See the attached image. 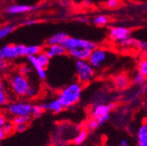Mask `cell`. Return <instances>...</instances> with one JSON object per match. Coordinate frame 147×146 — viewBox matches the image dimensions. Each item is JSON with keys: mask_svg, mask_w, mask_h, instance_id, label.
I'll return each instance as SVG.
<instances>
[{"mask_svg": "<svg viewBox=\"0 0 147 146\" xmlns=\"http://www.w3.org/2000/svg\"><path fill=\"white\" fill-rule=\"evenodd\" d=\"M82 93V85L80 82H73L61 89L58 99L64 108H70L76 105L81 100Z\"/></svg>", "mask_w": 147, "mask_h": 146, "instance_id": "obj_1", "label": "cell"}, {"mask_svg": "<svg viewBox=\"0 0 147 146\" xmlns=\"http://www.w3.org/2000/svg\"><path fill=\"white\" fill-rule=\"evenodd\" d=\"M30 87L31 83L27 77L20 74V73L14 74L10 79V87L12 93L17 96H26Z\"/></svg>", "mask_w": 147, "mask_h": 146, "instance_id": "obj_2", "label": "cell"}, {"mask_svg": "<svg viewBox=\"0 0 147 146\" xmlns=\"http://www.w3.org/2000/svg\"><path fill=\"white\" fill-rule=\"evenodd\" d=\"M76 70L78 81L81 84H86L95 77V68L88 61H76Z\"/></svg>", "mask_w": 147, "mask_h": 146, "instance_id": "obj_3", "label": "cell"}, {"mask_svg": "<svg viewBox=\"0 0 147 146\" xmlns=\"http://www.w3.org/2000/svg\"><path fill=\"white\" fill-rule=\"evenodd\" d=\"M61 45L66 49L67 52L71 49H76V48H84L92 51L97 47L96 44L93 41L84 40V39H80V38L69 37V36H67Z\"/></svg>", "mask_w": 147, "mask_h": 146, "instance_id": "obj_4", "label": "cell"}, {"mask_svg": "<svg viewBox=\"0 0 147 146\" xmlns=\"http://www.w3.org/2000/svg\"><path fill=\"white\" fill-rule=\"evenodd\" d=\"M114 108L113 104H98L96 105L91 111L92 118L97 121L98 126H102L109 118V113Z\"/></svg>", "mask_w": 147, "mask_h": 146, "instance_id": "obj_5", "label": "cell"}, {"mask_svg": "<svg viewBox=\"0 0 147 146\" xmlns=\"http://www.w3.org/2000/svg\"><path fill=\"white\" fill-rule=\"evenodd\" d=\"M32 104L27 102H14L8 105V113L14 116H31L32 115Z\"/></svg>", "mask_w": 147, "mask_h": 146, "instance_id": "obj_6", "label": "cell"}, {"mask_svg": "<svg viewBox=\"0 0 147 146\" xmlns=\"http://www.w3.org/2000/svg\"><path fill=\"white\" fill-rule=\"evenodd\" d=\"M5 60L12 61L17 58L26 56V46L22 44H7L2 47Z\"/></svg>", "mask_w": 147, "mask_h": 146, "instance_id": "obj_7", "label": "cell"}, {"mask_svg": "<svg viewBox=\"0 0 147 146\" xmlns=\"http://www.w3.org/2000/svg\"><path fill=\"white\" fill-rule=\"evenodd\" d=\"M108 56V52L105 49L96 47L91 51L88 61L94 68H99L105 64Z\"/></svg>", "mask_w": 147, "mask_h": 146, "instance_id": "obj_8", "label": "cell"}, {"mask_svg": "<svg viewBox=\"0 0 147 146\" xmlns=\"http://www.w3.org/2000/svg\"><path fill=\"white\" fill-rule=\"evenodd\" d=\"M131 31L124 26H113L109 30V38L113 41L122 42L130 37Z\"/></svg>", "mask_w": 147, "mask_h": 146, "instance_id": "obj_9", "label": "cell"}, {"mask_svg": "<svg viewBox=\"0 0 147 146\" xmlns=\"http://www.w3.org/2000/svg\"><path fill=\"white\" fill-rule=\"evenodd\" d=\"M37 6L30 5H11L7 7L6 12L10 15H17V14H23L35 10Z\"/></svg>", "mask_w": 147, "mask_h": 146, "instance_id": "obj_10", "label": "cell"}, {"mask_svg": "<svg viewBox=\"0 0 147 146\" xmlns=\"http://www.w3.org/2000/svg\"><path fill=\"white\" fill-rule=\"evenodd\" d=\"M44 52L50 59L58 56H63L67 52L66 49L62 46V45H48L45 48Z\"/></svg>", "mask_w": 147, "mask_h": 146, "instance_id": "obj_11", "label": "cell"}, {"mask_svg": "<svg viewBox=\"0 0 147 146\" xmlns=\"http://www.w3.org/2000/svg\"><path fill=\"white\" fill-rule=\"evenodd\" d=\"M44 109V111H50L53 113H60L63 110V106L59 99H53L49 102L40 104Z\"/></svg>", "mask_w": 147, "mask_h": 146, "instance_id": "obj_12", "label": "cell"}, {"mask_svg": "<svg viewBox=\"0 0 147 146\" xmlns=\"http://www.w3.org/2000/svg\"><path fill=\"white\" fill-rule=\"evenodd\" d=\"M69 55L76 59V61H88L91 51L88 49L84 48H76V49H71L67 51Z\"/></svg>", "mask_w": 147, "mask_h": 146, "instance_id": "obj_13", "label": "cell"}, {"mask_svg": "<svg viewBox=\"0 0 147 146\" xmlns=\"http://www.w3.org/2000/svg\"><path fill=\"white\" fill-rule=\"evenodd\" d=\"M28 61L32 65V67L34 68V70L36 71V73H37V75H38L39 78L40 80H45L47 78L46 67H42L39 63V61H37V59H36V56H29L28 57Z\"/></svg>", "mask_w": 147, "mask_h": 146, "instance_id": "obj_14", "label": "cell"}, {"mask_svg": "<svg viewBox=\"0 0 147 146\" xmlns=\"http://www.w3.org/2000/svg\"><path fill=\"white\" fill-rule=\"evenodd\" d=\"M113 82L117 89L124 90L130 85V79L125 75H118L114 78Z\"/></svg>", "mask_w": 147, "mask_h": 146, "instance_id": "obj_15", "label": "cell"}, {"mask_svg": "<svg viewBox=\"0 0 147 146\" xmlns=\"http://www.w3.org/2000/svg\"><path fill=\"white\" fill-rule=\"evenodd\" d=\"M67 36V34L66 32H59L57 33L52 35L51 37H49L47 41V46L48 45H61Z\"/></svg>", "mask_w": 147, "mask_h": 146, "instance_id": "obj_16", "label": "cell"}, {"mask_svg": "<svg viewBox=\"0 0 147 146\" xmlns=\"http://www.w3.org/2000/svg\"><path fill=\"white\" fill-rule=\"evenodd\" d=\"M138 140L139 143H147V122L141 124L138 131Z\"/></svg>", "mask_w": 147, "mask_h": 146, "instance_id": "obj_17", "label": "cell"}, {"mask_svg": "<svg viewBox=\"0 0 147 146\" xmlns=\"http://www.w3.org/2000/svg\"><path fill=\"white\" fill-rule=\"evenodd\" d=\"M42 52V47L39 45H31L26 46V56H37L40 52Z\"/></svg>", "mask_w": 147, "mask_h": 146, "instance_id": "obj_18", "label": "cell"}, {"mask_svg": "<svg viewBox=\"0 0 147 146\" xmlns=\"http://www.w3.org/2000/svg\"><path fill=\"white\" fill-rule=\"evenodd\" d=\"M15 30L14 25H6L0 27V40L6 38Z\"/></svg>", "mask_w": 147, "mask_h": 146, "instance_id": "obj_19", "label": "cell"}, {"mask_svg": "<svg viewBox=\"0 0 147 146\" xmlns=\"http://www.w3.org/2000/svg\"><path fill=\"white\" fill-rule=\"evenodd\" d=\"M8 103V95L5 85L2 81H0V106H5Z\"/></svg>", "mask_w": 147, "mask_h": 146, "instance_id": "obj_20", "label": "cell"}, {"mask_svg": "<svg viewBox=\"0 0 147 146\" xmlns=\"http://www.w3.org/2000/svg\"><path fill=\"white\" fill-rule=\"evenodd\" d=\"M88 137V131L86 130H81L77 135L76 136V137L74 138V143L76 145H81L82 143H83L85 142V140Z\"/></svg>", "mask_w": 147, "mask_h": 146, "instance_id": "obj_21", "label": "cell"}, {"mask_svg": "<svg viewBox=\"0 0 147 146\" xmlns=\"http://www.w3.org/2000/svg\"><path fill=\"white\" fill-rule=\"evenodd\" d=\"M36 59H37V61H39V63L42 67H47L48 64L50 63V58L47 55L46 52L44 51L41 52H40L38 55L36 56Z\"/></svg>", "mask_w": 147, "mask_h": 146, "instance_id": "obj_22", "label": "cell"}, {"mask_svg": "<svg viewBox=\"0 0 147 146\" xmlns=\"http://www.w3.org/2000/svg\"><path fill=\"white\" fill-rule=\"evenodd\" d=\"M92 22L97 26H103L108 24L109 19H108V17H106L104 15H97L94 17Z\"/></svg>", "mask_w": 147, "mask_h": 146, "instance_id": "obj_23", "label": "cell"}, {"mask_svg": "<svg viewBox=\"0 0 147 146\" xmlns=\"http://www.w3.org/2000/svg\"><path fill=\"white\" fill-rule=\"evenodd\" d=\"M138 72L147 77V58L144 57L139 61L138 65Z\"/></svg>", "mask_w": 147, "mask_h": 146, "instance_id": "obj_24", "label": "cell"}, {"mask_svg": "<svg viewBox=\"0 0 147 146\" xmlns=\"http://www.w3.org/2000/svg\"><path fill=\"white\" fill-rule=\"evenodd\" d=\"M133 82L137 86H144L146 82V77L137 72L133 76Z\"/></svg>", "mask_w": 147, "mask_h": 146, "instance_id": "obj_25", "label": "cell"}, {"mask_svg": "<svg viewBox=\"0 0 147 146\" xmlns=\"http://www.w3.org/2000/svg\"><path fill=\"white\" fill-rule=\"evenodd\" d=\"M30 121V116H14L13 117V124L20 125V124H27Z\"/></svg>", "mask_w": 147, "mask_h": 146, "instance_id": "obj_26", "label": "cell"}, {"mask_svg": "<svg viewBox=\"0 0 147 146\" xmlns=\"http://www.w3.org/2000/svg\"><path fill=\"white\" fill-rule=\"evenodd\" d=\"M1 129L3 130V131L5 132V135H8V134H11L14 131H15V125L13 124V122H5V124L2 126Z\"/></svg>", "mask_w": 147, "mask_h": 146, "instance_id": "obj_27", "label": "cell"}, {"mask_svg": "<svg viewBox=\"0 0 147 146\" xmlns=\"http://www.w3.org/2000/svg\"><path fill=\"white\" fill-rule=\"evenodd\" d=\"M44 112V109L41 105H32V115L36 117L39 118L42 116Z\"/></svg>", "mask_w": 147, "mask_h": 146, "instance_id": "obj_28", "label": "cell"}, {"mask_svg": "<svg viewBox=\"0 0 147 146\" xmlns=\"http://www.w3.org/2000/svg\"><path fill=\"white\" fill-rule=\"evenodd\" d=\"M38 93H39V88L37 87H35V86H33V85H31L30 88L28 89L27 93H26V97H27L29 99H32L37 95H38Z\"/></svg>", "mask_w": 147, "mask_h": 146, "instance_id": "obj_29", "label": "cell"}, {"mask_svg": "<svg viewBox=\"0 0 147 146\" xmlns=\"http://www.w3.org/2000/svg\"><path fill=\"white\" fill-rule=\"evenodd\" d=\"M98 127H99V126H98V122H97V121H96V119L92 118V119H90V120L88 121V128L89 130L94 131V130L97 129Z\"/></svg>", "mask_w": 147, "mask_h": 146, "instance_id": "obj_30", "label": "cell"}, {"mask_svg": "<svg viewBox=\"0 0 147 146\" xmlns=\"http://www.w3.org/2000/svg\"><path fill=\"white\" fill-rule=\"evenodd\" d=\"M106 5L109 8H117L119 5L118 0H107Z\"/></svg>", "mask_w": 147, "mask_h": 146, "instance_id": "obj_31", "label": "cell"}, {"mask_svg": "<svg viewBox=\"0 0 147 146\" xmlns=\"http://www.w3.org/2000/svg\"><path fill=\"white\" fill-rule=\"evenodd\" d=\"M30 71H31V68L29 67H27V66H23V67H21L20 68V74H21V75H27L29 73H30Z\"/></svg>", "mask_w": 147, "mask_h": 146, "instance_id": "obj_32", "label": "cell"}, {"mask_svg": "<svg viewBox=\"0 0 147 146\" xmlns=\"http://www.w3.org/2000/svg\"><path fill=\"white\" fill-rule=\"evenodd\" d=\"M27 128V124H20V125H15V131L17 132H23L26 130Z\"/></svg>", "mask_w": 147, "mask_h": 146, "instance_id": "obj_33", "label": "cell"}, {"mask_svg": "<svg viewBox=\"0 0 147 146\" xmlns=\"http://www.w3.org/2000/svg\"><path fill=\"white\" fill-rule=\"evenodd\" d=\"M8 67V64L6 63V61L4 60V61H0V74H1L2 72H4Z\"/></svg>", "mask_w": 147, "mask_h": 146, "instance_id": "obj_34", "label": "cell"}, {"mask_svg": "<svg viewBox=\"0 0 147 146\" xmlns=\"http://www.w3.org/2000/svg\"><path fill=\"white\" fill-rule=\"evenodd\" d=\"M35 24H37V20H32V19L27 20H26L24 22V26H33Z\"/></svg>", "mask_w": 147, "mask_h": 146, "instance_id": "obj_35", "label": "cell"}, {"mask_svg": "<svg viewBox=\"0 0 147 146\" xmlns=\"http://www.w3.org/2000/svg\"><path fill=\"white\" fill-rule=\"evenodd\" d=\"M5 122H6V118H5V115L0 113V128H2V126L5 124Z\"/></svg>", "mask_w": 147, "mask_h": 146, "instance_id": "obj_36", "label": "cell"}, {"mask_svg": "<svg viewBox=\"0 0 147 146\" xmlns=\"http://www.w3.org/2000/svg\"><path fill=\"white\" fill-rule=\"evenodd\" d=\"M60 4H61L62 6H64V7H67V6L70 5V2L68 1V0H61Z\"/></svg>", "mask_w": 147, "mask_h": 146, "instance_id": "obj_37", "label": "cell"}, {"mask_svg": "<svg viewBox=\"0 0 147 146\" xmlns=\"http://www.w3.org/2000/svg\"><path fill=\"white\" fill-rule=\"evenodd\" d=\"M5 137V132L3 131V130L1 129V128H0V141L3 140Z\"/></svg>", "mask_w": 147, "mask_h": 146, "instance_id": "obj_38", "label": "cell"}, {"mask_svg": "<svg viewBox=\"0 0 147 146\" xmlns=\"http://www.w3.org/2000/svg\"><path fill=\"white\" fill-rule=\"evenodd\" d=\"M120 146H128V142L126 139H123L120 142Z\"/></svg>", "mask_w": 147, "mask_h": 146, "instance_id": "obj_39", "label": "cell"}, {"mask_svg": "<svg viewBox=\"0 0 147 146\" xmlns=\"http://www.w3.org/2000/svg\"><path fill=\"white\" fill-rule=\"evenodd\" d=\"M4 60H5L4 52H3V50H2V48H0V61H4Z\"/></svg>", "mask_w": 147, "mask_h": 146, "instance_id": "obj_40", "label": "cell"}, {"mask_svg": "<svg viewBox=\"0 0 147 146\" xmlns=\"http://www.w3.org/2000/svg\"><path fill=\"white\" fill-rule=\"evenodd\" d=\"M139 146H147V143H139Z\"/></svg>", "mask_w": 147, "mask_h": 146, "instance_id": "obj_41", "label": "cell"}, {"mask_svg": "<svg viewBox=\"0 0 147 146\" xmlns=\"http://www.w3.org/2000/svg\"><path fill=\"white\" fill-rule=\"evenodd\" d=\"M144 57L147 58V48L144 50Z\"/></svg>", "mask_w": 147, "mask_h": 146, "instance_id": "obj_42", "label": "cell"}, {"mask_svg": "<svg viewBox=\"0 0 147 146\" xmlns=\"http://www.w3.org/2000/svg\"><path fill=\"white\" fill-rule=\"evenodd\" d=\"M146 9H147V5H146Z\"/></svg>", "mask_w": 147, "mask_h": 146, "instance_id": "obj_43", "label": "cell"}]
</instances>
